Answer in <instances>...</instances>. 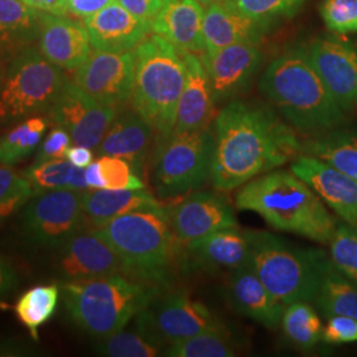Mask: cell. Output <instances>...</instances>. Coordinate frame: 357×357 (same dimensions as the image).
<instances>
[{
    "label": "cell",
    "mask_w": 357,
    "mask_h": 357,
    "mask_svg": "<svg viewBox=\"0 0 357 357\" xmlns=\"http://www.w3.org/2000/svg\"><path fill=\"white\" fill-rule=\"evenodd\" d=\"M211 183L228 192L286 165L302 143L273 112L255 103L231 101L215 121Z\"/></svg>",
    "instance_id": "1"
},
{
    "label": "cell",
    "mask_w": 357,
    "mask_h": 357,
    "mask_svg": "<svg viewBox=\"0 0 357 357\" xmlns=\"http://www.w3.org/2000/svg\"><path fill=\"white\" fill-rule=\"evenodd\" d=\"M240 211L262 217L274 229L328 243L336 227L324 202L293 171L273 169L243 184L236 196Z\"/></svg>",
    "instance_id": "2"
},
{
    "label": "cell",
    "mask_w": 357,
    "mask_h": 357,
    "mask_svg": "<svg viewBox=\"0 0 357 357\" xmlns=\"http://www.w3.org/2000/svg\"><path fill=\"white\" fill-rule=\"evenodd\" d=\"M91 231L113 248L128 277L162 290L169 286L178 259V240L166 209L134 211Z\"/></svg>",
    "instance_id": "3"
},
{
    "label": "cell",
    "mask_w": 357,
    "mask_h": 357,
    "mask_svg": "<svg viewBox=\"0 0 357 357\" xmlns=\"http://www.w3.org/2000/svg\"><path fill=\"white\" fill-rule=\"evenodd\" d=\"M259 89L301 131L321 132L344 121V112L303 48L287 50L274 59L259 79Z\"/></svg>",
    "instance_id": "4"
},
{
    "label": "cell",
    "mask_w": 357,
    "mask_h": 357,
    "mask_svg": "<svg viewBox=\"0 0 357 357\" xmlns=\"http://www.w3.org/2000/svg\"><path fill=\"white\" fill-rule=\"evenodd\" d=\"M68 317L81 331L103 337L123 330L162 289L122 274L65 282L61 286Z\"/></svg>",
    "instance_id": "5"
},
{
    "label": "cell",
    "mask_w": 357,
    "mask_h": 357,
    "mask_svg": "<svg viewBox=\"0 0 357 357\" xmlns=\"http://www.w3.org/2000/svg\"><path fill=\"white\" fill-rule=\"evenodd\" d=\"M135 81L132 109L143 116L159 137L174 131L178 100L185 84L181 53L166 38L153 35L134 50Z\"/></svg>",
    "instance_id": "6"
},
{
    "label": "cell",
    "mask_w": 357,
    "mask_h": 357,
    "mask_svg": "<svg viewBox=\"0 0 357 357\" xmlns=\"http://www.w3.org/2000/svg\"><path fill=\"white\" fill-rule=\"evenodd\" d=\"M328 259L319 249L299 248L275 234L252 230L250 264L282 306L314 302Z\"/></svg>",
    "instance_id": "7"
},
{
    "label": "cell",
    "mask_w": 357,
    "mask_h": 357,
    "mask_svg": "<svg viewBox=\"0 0 357 357\" xmlns=\"http://www.w3.org/2000/svg\"><path fill=\"white\" fill-rule=\"evenodd\" d=\"M215 134L208 128L172 131L158 137L151 162V181L162 199L199 190L211 178Z\"/></svg>",
    "instance_id": "8"
},
{
    "label": "cell",
    "mask_w": 357,
    "mask_h": 357,
    "mask_svg": "<svg viewBox=\"0 0 357 357\" xmlns=\"http://www.w3.org/2000/svg\"><path fill=\"white\" fill-rule=\"evenodd\" d=\"M68 78L41 52L26 47L7 66L0 88V126L47 112Z\"/></svg>",
    "instance_id": "9"
},
{
    "label": "cell",
    "mask_w": 357,
    "mask_h": 357,
    "mask_svg": "<svg viewBox=\"0 0 357 357\" xmlns=\"http://www.w3.org/2000/svg\"><path fill=\"white\" fill-rule=\"evenodd\" d=\"M135 326L167 347L225 326L204 303L183 291L160 290L135 317Z\"/></svg>",
    "instance_id": "10"
},
{
    "label": "cell",
    "mask_w": 357,
    "mask_h": 357,
    "mask_svg": "<svg viewBox=\"0 0 357 357\" xmlns=\"http://www.w3.org/2000/svg\"><path fill=\"white\" fill-rule=\"evenodd\" d=\"M82 193L54 190L35 195L22 215L26 240L41 248L59 249L84 227Z\"/></svg>",
    "instance_id": "11"
},
{
    "label": "cell",
    "mask_w": 357,
    "mask_h": 357,
    "mask_svg": "<svg viewBox=\"0 0 357 357\" xmlns=\"http://www.w3.org/2000/svg\"><path fill=\"white\" fill-rule=\"evenodd\" d=\"M51 121L64 128L77 146L97 149L116 116V107L91 98L76 82L66 81L50 109Z\"/></svg>",
    "instance_id": "12"
},
{
    "label": "cell",
    "mask_w": 357,
    "mask_h": 357,
    "mask_svg": "<svg viewBox=\"0 0 357 357\" xmlns=\"http://www.w3.org/2000/svg\"><path fill=\"white\" fill-rule=\"evenodd\" d=\"M135 54L128 52H91L77 68L76 84L106 106H121L132 97Z\"/></svg>",
    "instance_id": "13"
},
{
    "label": "cell",
    "mask_w": 357,
    "mask_h": 357,
    "mask_svg": "<svg viewBox=\"0 0 357 357\" xmlns=\"http://www.w3.org/2000/svg\"><path fill=\"white\" fill-rule=\"evenodd\" d=\"M333 100L347 113L357 103V48L336 38H317L307 50Z\"/></svg>",
    "instance_id": "14"
},
{
    "label": "cell",
    "mask_w": 357,
    "mask_h": 357,
    "mask_svg": "<svg viewBox=\"0 0 357 357\" xmlns=\"http://www.w3.org/2000/svg\"><path fill=\"white\" fill-rule=\"evenodd\" d=\"M171 228L180 243H187L218 230L237 227L229 200L216 192H197L166 209Z\"/></svg>",
    "instance_id": "15"
},
{
    "label": "cell",
    "mask_w": 357,
    "mask_h": 357,
    "mask_svg": "<svg viewBox=\"0 0 357 357\" xmlns=\"http://www.w3.org/2000/svg\"><path fill=\"white\" fill-rule=\"evenodd\" d=\"M56 268L64 282L88 281L123 273L113 248L94 231L77 233L61 245Z\"/></svg>",
    "instance_id": "16"
},
{
    "label": "cell",
    "mask_w": 357,
    "mask_h": 357,
    "mask_svg": "<svg viewBox=\"0 0 357 357\" xmlns=\"http://www.w3.org/2000/svg\"><path fill=\"white\" fill-rule=\"evenodd\" d=\"M291 171L305 180L345 224L357 229V180L311 155H299Z\"/></svg>",
    "instance_id": "17"
},
{
    "label": "cell",
    "mask_w": 357,
    "mask_h": 357,
    "mask_svg": "<svg viewBox=\"0 0 357 357\" xmlns=\"http://www.w3.org/2000/svg\"><path fill=\"white\" fill-rule=\"evenodd\" d=\"M215 102H224L249 86L262 63L257 44L237 43L202 56Z\"/></svg>",
    "instance_id": "18"
},
{
    "label": "cell",
    "mask_w": 357,
    "mask_h": 357,
    "mask_svg": "<svg viewBox=\"0 0 357 357\" xmlns=\"http://www.w3.org/2000/svg\"><path fill=\"white\" fill-rule=\"evenodd\" d=\"M38 38L44 57L63 69H77L91 53L86 26L63 15L41 13Z\"/></svg>",
    "instance_id": "19"
},
{
    "label": "cell",
    "mask_w": 357,
    "mask_h": 357,
    "mask_svg": "<svg viewBox=\"0 0 357 357\" xmlns=\"http://www.w3.org/2000/svg\"><path fill=\"white\" fill-rule=\"evenodd\" d=\"M90 44L96 51L128 52L146 38L151 24L128 13L118 1L85 19Z\"/></svg>",
    "instance_id": "20"
},
{
    "label": "cell",
    "mask_w": 357,
    "mask_h": 357,
    "mask_svg": "<svg viewBox=\"0 0 357 357\" xmlns=\"http://www.w3.org/2000/svg\"><path fill=\"white\" fill-rule=\"evenodd\" d=\"M270 26L240 13L229 0L211 3L203 17L205 52L218 51L237 43L258 44Z\"/></svg>",
    "instance_id": "21"
},
{
    "label": "cell",
    "mask_w": 357,
    "mask_h": 357,
    "mask_svg": "<svg viewBox=\"0 0 357 357\" xmlns=\"http://www.w3.org/2000/svg\"><path fill=\"white\" fill-rule=\"evenodd\" d=\"M203 4L197 0H163L151 23L155 35L166 38L181 54L204 53Z\"/></svg>",
    "instance_id": "22"
},
{
    "label": "cell",
    "mask_w": 357,
    "mask_h": 357,
    "mask_svg": "<svg viewBox=\"0 0 357 357\" xmlns=\"http://www.w3.org/2000/svg\"><path fill=\"white\" fill-rule=\"evenodd\" d=\"M229 296L234 308L243 317L268 328L281 324L284 306L270 294L250 261L230 271Z\"/></svg>",
    "instance_id": "23"
},
{
    "label": "cell",
    "mask_w": 357,
    "mask_h": 357,
    "mask_svg": "<svg viewBox=\"0 0 357 357\" xmlns=\"http://www.w3.org/2000/svg\"><path fill=\"white\" fill-rule=\"evenodd\" d=\"M185 63V84L178 100L174 131H192L208 128L215 98L203 60L196 53H183Z\"/></svg>",
    "instance_id": "24"
},
{
    "label": "cell",
    "mask_w": 357,
    "mask_h": 357,
    "mask_svg": "<svg viewBox=\"0 0 357 357\" xmlns=\"http://www.w3.org/2000/svg\"><path fill=\"white\" fill-rule=\"evenodd\" d=\"M185 246L199 266L233 271L250 261L252 230L230 227L190 241Z\"/></svg>",
    "instance_id": "25"
},
{
    "label": "cell",
    "mask_w": 357,
    "mask_h": 357,
    "mask_svg": "<svg viewBox=\"0 0 357 357\" xmlns=\"http://www.w3.org/2000/svg\"><path fill=\"white\" fill-rule=\"evenodd\" d=\"M153 126L134 109L118 116L96 149L100 156L109 155L128 160L139 175L153 138Z\"/></svg>",
    "instance_id": "26"
},
{
    "label": "cell",
    "mask_w": 357,
    "mask_h": 357,
    "mask_svg": "<svg viewBox=\"0 0 357 357\" xmlns=\"http://www.w3.org/2000/svg\"><path fill=\"white\" fill-rule=\"evenodd\" d=\"M160 206L153 193L142 190H86L82 193L84 227L102 228L115 217Z\"/></svg>",
    "instance_id": "27"
},
{
    "label": "cell",
    "mask_w": 357,
    "mask_h": 357,
    "mask_svg": "<svg viewBox=\"0 0 357 357\" xmlns=\"http://www.w3.org/2000/svg\"><path fill=\"white\" fill-rule=\"evenodd\" d=\"M41 13L23 0H0V52L6 57L26 50L38 36Z\"/></svg>",
    "instance_id": "28"
},
{
    "label": "cell",
    "mask_w": 357,
    "mask_h": 357,
    "mask_svg": "<svg viewBox=\"0 0 357 357\" xmlns=\"http://www.w3.org/2000/svg\"><path fill=\"white\" fill-rule=\"evenodd\" d=\"M301 153L319 158L357 180V130L321 131L302 143Z\"/></svg>",
    "instance_id": "29"
},
{
    "label": "cell",
    "mask_w": 357,
    "mask_h": 357,
    "mask_svg": "<svg viewBox=\"0 0 357 357\" xmlns=\"http://www.w3.org/2000/svg\"><path fill=\"white\" fill-rule=\"evenodd\" d=\"M315 305L326 318L349 317L357 319V284L332 265L324 266Z\"/></svg>",
    "instance_id": "30"
},
{
    "label": "cell",
    "mask_w": 357,
    "mask_h": 357,
    "mask_svg": "<svg viewBox=\"0 0 357 357\" xmlns=\"http://www.w3.org/2000/svg\"><path fill=\"white\" fill-rule=\"evenodd\" d=\"M24 176L32 185L33 196L54 190H89L85 178V168L65 162L64 159L33 163V166L26 168Z\"/></svg>",
    "instance_id": "31"
},
{
    "label": "cell",
    "mask_w": 357,
    "mask_h": 357,
    "mask_svg": "<svg viewBox=\"0 0 357 357\" xmlns=\"http://www.w3.org/2000/svg\"><path fill=\"white\" fill-rule=\"evenodd\" d=\"M60 298V287L57 284L35 286L23 294L16 305L15 314L26 326L31 337L38 342V330L52 319L56 312Z\"/></svg>",
    "instance_id": "32"
},
{
    "label": "cell",
    "mask_w": 357,
    "mask_h": 357,
    "mask_svg": "<svg viewBox=\"0 0 357 357\" xmlns=\"http://www.w3.org/2000/svg\"><path fill=\"white\" fill-rule=\"evenodd\" d=\"M282 330L287 340L301 349H312L321 340L323 324L310 302L298 301L283 308Z\"/></svg>",
    "instance_id": "33"
},
{
    "label": "cell",
    "mask_w": 357,
    "mask_h": 357,
    "mask_svg": "<svg viewBox=\"0 0 357 357\" xmlns=\"http://www.w3.org/2000/svg\"><path fill=\"white\" fill-rule=\"evenodd\" d=\"M48 128V121L41 116L26 118L24 122L0 137V165L13 166L24 160L36 150Z\"/></svg>",
    "instance_id": "34"
},
{
    "label": "cell",
    "mask_w": 357,
    "mask_h": 357,
    "mask_svg": "<svg viewBox=\"0 0 357 357\" xmlns=\"http://www.w3.org/2000/svg\"><path fill=\"white\" fill-rule=\"evenodd\" d=\"M165 345L135 326L134 331H121L100 337L97 354L112 357H153L163 355Z\"/></svg>",
    "instance_id": "35"
},
{
    "label": "cell",
    "mask_w": 357,
    "mask_h": 357,
    "mask_svg": "<svg viewBox=\"0 0 357 357\" xmlns=\"http://www.w3.org/2000/svg\"><path fill=\"white\" fill-rule=\"evenodd\" d=\"M163 355L171 357H231L236 355V348L224 327L202 332L188 339L168 344Z\"/></svg>",
    "instance_id": "36"
},
{
    "label": "cell",
    "mask_w": 357,
    "mask_h": 357,
    "mask_svg": "<svg viewBox=\"0 0 357 357\" xmlns=\"http://www.w3.org/2000/svg\"><path fill=\"white\" fill-rule=\"evenodd\" d=\"M330 259L348 280L357 284V229L343 222H336L330 240Z\"/></svg>",
    "instance_id": "37"
},
{
    "label": "cell",
    "mask_w": 357,
    "mask_h": 357,
    "mask_svg": "<svg viewBox=\"0 0 357 357\" xmlns=\"http://www.w3.org/2000/svg\"><path fill=\"white\" fill-rule=\"evenodd\" d=\"M32 196L33 190L26 176L0 165V222L15 215Z\"/></svg>",
    "instance_id": "38"
},
{
    "label": "cell",
    "mask_w": 357,
    "mask_h": 357,
    "mask_svg": "<svg viewBox=\"0 0 357 357\" xmlns=\"http://www.w3.org/2000/svg\"><path fill=\"white\" fill-rule=\"evenodd\" d=\"M243 15L273 24L281 17H291L305 0H229Z\"/></svg>",
    "instance_id": "39"
},
{
    "label": "cell",
    "mask_w": 357,
    "mask_h": 357,
    "mask_svg": "<svg viewBox=\"0 0 357 357\" xmlns=\"http://www.w3.org/2000/svg\"><path fill=\"white\" fill-rule=\"evenodd\" d=\"M98 167L102 180V190H142L144 183L135 174L128 160L116 156L103 155Z\"/></svg>",
    "instance_id": "40"
},
{
    "label": "cell",
    "mask_w": 357,
    "mask_h": 357,
    "mask_svg": "<svg viewBox=\"0 0 357 357\" xmlns=\"http://www.w3.org/2000/svg\"><path fill=\"white\" fill-rule=\"evenodd\" d=\"M320 15L330 31L357 32V0H324Z\"/></svg>",
    "instance_id": "41"
},
{
    "label": "cell",
    "mask_w": 357,
    "mask_h": 357,
    "mask_svg": "<svg viewBox=\"0 0 357 357\" xmlns=\"http://www.w3.org/2000/svg\"><path fill=\"white\" fill-rule=\"evenodd\" d=\"M321 340L328 344H348L357 342V319L349 317L327 318Z\"/></svg>",
    "instance_id": "42"
},
{
    "label": "cell",
    "mask_w": 357,
    "mask_h": 357,
    "mask_svg": "<svg viewBox=\"0 0 357 357\" xmlns=\"http://www.w3.org/2000/svg\"><path fill=\"white\" fill-rule=\"evenodd\" d=\"M70 142L72 138L69 132L60 126H56L40 146L35 163H41L51 159H63L70 146Z\"/></svg>",
    "instance_id": "43"
},
{
    "label": "cell",
    "mask_w": 357,
    "mask_h": 357,
    "mask_svg": "<svg viewBox=\"0 0 357 357\" xmlns=\"http://www.w3.org/2000/svg\"><path fill=\"white\" fill-rule=\"evenodd\" d=\"M128 13L151 24L155 16L160 11L163 0H115Z\"/></svg>",
    "instance_id": "44"
},
{
    "label": "cell",
    "mask_w": 357,
    "mask_h": 357,
    "mask_svg": "<svg viewBox=\"0 0 357 357\" xmlns=\"http://www.w3.org/2000/svg\"><path fill=\"white\" fill-rule=\"evenodd\" d=\"M115 0H68V11L77 17L88 19Z\"/></svg>",
    "instance_id": "45"
},
{
    "label": "cell",
    "mask_w": 357,
    "mask_h": 357,
    "mask_svg": "<svg viewBox=\"0 0 357 357\" xmlns=\"http://www.w3.org/2000/svg\"><path fill=\"white\" fill-rule=\"evenodd\" d=\"M17 284V275L6 257L0 255V298L11 293Z\"/></svg>",
    "instance_id": "46"
},
{
    "label": "cell",
    "mask_w": 357,
    "mask_h": 357,
    "mask_svg": "<svg viewBox=\"0 0 357 357\" xmlns=\"http://www.w3.org/2000/svg\"><path fill=\"white\" fill-rule=\"evenodd\" d=\"M40 13L64 15L68 13V0H23Z\"/></svg>",
    "instance_id": "47"
},
{
    "label": "cell",
    "mask_w": 357,
    "mask_h": 357,
    "mask_svg": "<svg viewBox=\"0 0 357 357\" xmlns=\"http://www.w3.org/2000/svg\"><path fill=\"white\" fill-rule=\"evenodd\" d=\"M65 158L68 159V162H70L72 165L81 168H86L90 163H93V153L91 149L84 147V146H75V147H69L65 153Z\"/></svg>",
    "instance_id": "48"
},
{
    "label": "cell",
    "mask_w": 357,
    "mask_h": 357,
    "mask_svg": "<svg viewBox=\"0 0 357 357\" xmlns=\"http://www.w3.org/2000/svg\"><path fill=\"white\" fill-rule=\"evenodd\" d=\"M6 61H7V57L0 52V88H1V84H3V79H4V75H6Z\"/></svg>",
    "instance_id": "49"
},
{
    "label": "cell",
    "mask_w": 357,
    "mask_h": 357,
    "mask_svg": "<svg viewBox=\"0 0 357 357\" xmlns=\"http://www.w3.org/2000/svg\"><path fill=\"white\" fill-rule=\"evenodd\" d=\"M197 1H200L203 6H208V4L215 3V1H218V0H197Z\"/></svg>",
    "instance_id": "50"
}]
</instances>
